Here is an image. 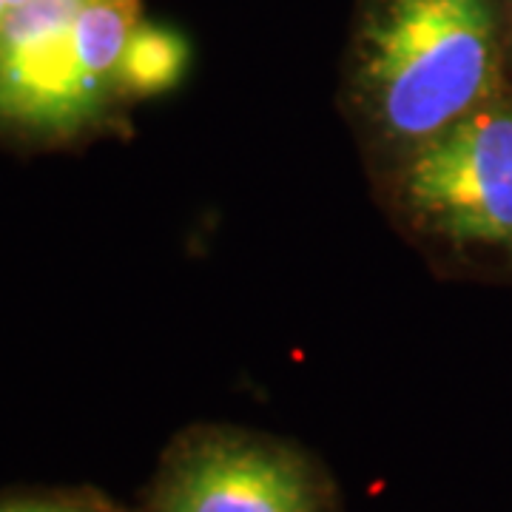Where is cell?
Wrapping results in <instances>:
<instances>
[{
    "mask_svg": "<svg viewBox=\"0 0 512 512\" xmlns=\"http://www.w3.org/2000/svg\"><path fill=\"white\" fill-rule=\"evenodd\" d=\"M0 512H114L100 504L94 495L52 493V495H20V498H3Z\"/></svg>",
    "mask_w": 512,
    "mask_h": 512,
    "instance_id": "cell-5",
    "label": "cell"
},
{
    "mask_svg": "<svg viewBox=\"0 0 512 512\" xmlns=\"http://www.w3.org/2000/svg\"><path fill=\"white\" fill-rule=\"evenodd\" d=\"M407 211L458 245L512 251V103H484L410 148Z\"/></svg>",
    "mask_w": 512,
    "mask_h": 512,
    "instance_id": "cell-2",
    "label": "cell"
},
{
    "mask_svg": "<svg viewBox=\"0 0 512 512\" xmlns=\"http://www.w3.org/2000/svg\"><path fill=\"white\" fill-rule=\"evenodd\" d=\"M188 55V43L177 29L146 18L140 20L128 37L117 69L123 100L160 97L171 92L185 77Z\"/></svg>",
    "mask_w": 512,
    "mask_h": 512,
    "instance_id": "cell-4",
    "label": "cell"
},
{
    "mask_svg": "<svg viewBox=\"0 0 512 512\" xmlns=\"http://www.w3.org/2000/svg\"><path fill=\"white\" fill-rule=\"evenodd\" d=\"M501 32L504 0H362L350 74L367 120L416 148L490 103Z\"/></svg>",
    "mask_w": 512,
    "mask_h": 512,
    "instance_id": "cell-1",
    "label": "cell"
},
{
    "mask_svg": "<svg viewBox=\"0 0 512 512\" xmlns=\"http://www.w3.org/2000/svg\"><path fill=\"white\" fill-rule=\"evenodd\" d=\"M325 484L296 447L237 427H202L177 441L146 512H322Z\"/></svg>",
    "mask_w": 512,
    "mask_h": 512,
    "instance_id": "cell-3",
    "label": "cell"
},
{
    "mask_svg": "<svg viewBox=\"0 0 512 512\" xmlns=\"http://www.w3.org/2000/svg\"><path fill=\"white\" fill-rule=\"evenodd\" d=\"M510 43H512V3H510Z\"/></svg>",
    "mask_w": 512,
    "mask_h": 512,
    "instance_id": "cell-6",
    "label": "cell"
}]
</instances>
